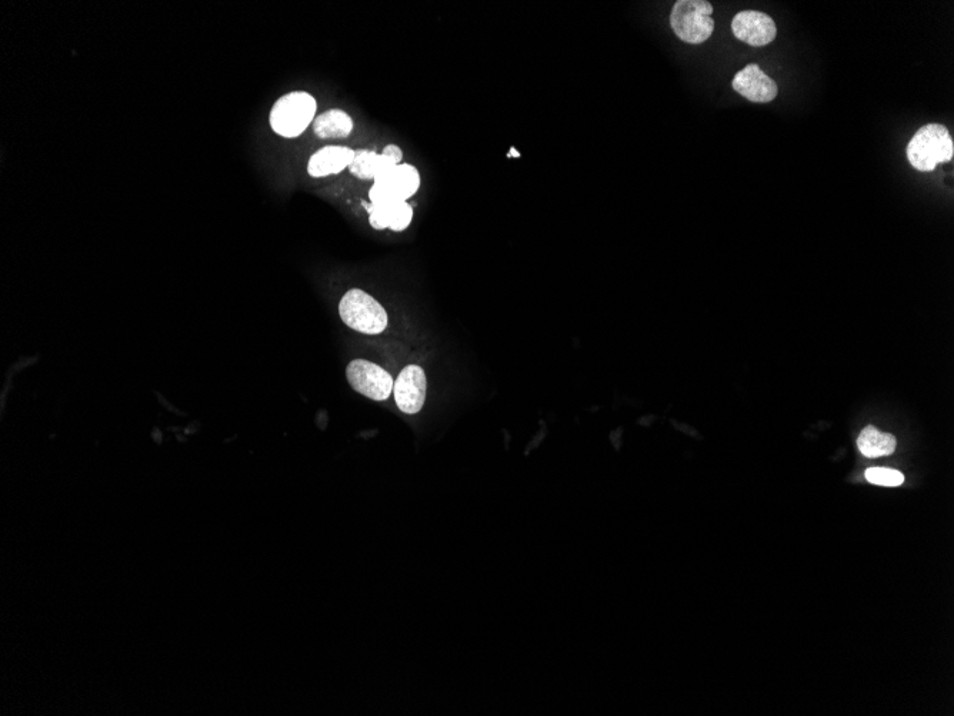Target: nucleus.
Instances as JSON below:
<instances>
[{
    "instance_id": "1",
    "label": "nucleus",
    "mask_w": 954,
    "mask_h": 716,
    "mask_svg": "<svg viewBox=\"0 0 954 716\" xmlns=\"http://www.w3.org/2000/svg\"><path fill=\"white\" fill-rule=\"evenodd\" d=\"M954 143L946 126L929 123L923 126L907 145V159L920 172L935 171L939 163L953 159Z\"/></svg>"
},
{
    "instance_id": "2",
    "label": "nucleus",
    "mask_w": 954,
    "mask_h": 716,
    "mask_svg": "<svg viewBox=\"0 0 954 716\" xmlns=\"http://www.w3.org/2000/svg\"><path fill=\"white\" fill-rule=\"evenodd\" d=\"M318 103L306 92L282 96L270 112V126L283 138H298L315 121Z\"/></svg>"
},
{
    "instance_id": "3",
    "label": "nucleus",
    "mask_w": 954,
    "mask_h": 716,
    "mask_svg": "<svg viewBox=\"0 0 954 716\" xmlns=\"http://www.w3.org/2000/svg\"><path fill=\"white\" fill-rule=\"evenodd\" d=\"M713 6L706 0H679L670 13V25L680 41L699 45L715 31Z\"/></svg>"
},
{
    "instance_id": "4",
    "label": "nucleus",
    "mask_w": 954,
    "mask_h": 716,
    "mask_svg": "<svg viewBox=\"0 0 954 716\" xmlns=\"http://www.w3.org/2000/svg\"><path fill=\"white\" fill-rule=\"evenodd\" d=\"M342 321L365 335H379L388 326V313L369 293L350 289L339 303Z\"/></svg>"
},
{
    "instance_id": "5",
    "label": "nucleus",
    "mask_w": 954,
    "mask_h": 716,
    "mask_svg": "<svg viewBox=\"0 0 954 716\" xmlns=\"http://www.w3.org/2000/svg\"><path fill=\"white\" fill-rule=\"evenodd\" d=\"M420 188V173L409 163H400L376 179L369 192L370 203L408 202Z\"/></svg>"
},
{
    "instance_id": "6",
    "label": "nucleus",
    "mask_w": 954,
    "mask_h": 716,
    "mask_svg": "<svg viewBox=\"0 0 954 716\" xmlns=\"http://www.w3.org/2000/svg\"><path fill=\"white\" fill-rule=\"evenodd\" d=\"M346 376L350 386L358 394L373 401H386L392 395L393 386H395V381L389 372L365 359L350 362L346 369Z\"/></svg>"
},
{
    "instance_id": "7",
    "label": "nucleus",
    "mask_w": 954,
    "mask_h": 716,
    "mask_svg": "<svg viewBox=\"0 0 954 716\" xmlns=\"http://www.w3.org/2000/svg\"><path fill=\"white\" fill-rule=\"evenodd\" d=\"M428 391L425 371L418 365H409L400 372L393 386L396 404L400 411L415 415L422 411Z\"/></svg>"
},
{
    "instance_id": "8",
    "label": "nucleus",
    "mask_w": 954,
    "mask_h": 716,
    "mask_svg": "<svg viewBox=\"0 0 954 716\" xmlns=\"http://www.w3.org/2000/svg\"><path fill=\"white\" fill-rule=\"evenodd\" d=\"M733 35L739 41L762 48L775 41L777 35L776 23L769 15L757 11H743L737 13L732 21Z\"/></svg>"
},
{
    "instance_id": "9",
    "label": "nucleus",
    "mask_w": 954,
    "mask_h": 716,
    "mask_svg": "<svg viewBox=\"0 0 954 716\" xmlns=\"http://www.w3.org/2000/svg\"><path fill=\"white\" fill-rule=\"evenodd\" d=\"M732 86L740 96L753 103L775 101L779 92L776 82L769 78L756 63H750L745 69L737 72Z\"/></svg>"
},
{
    "instance_id": "10",
    "label": "nucleus",
    "mask_w": 954,
    "mask_h": 716,
    "mask_svg": "<svg viewBox=\"0 0 954 716\" xmlns=\"http://www.w3.org/2000/svg\"><path fill=\"white\" fill-rule=\"evenodd\" d=\"M365 206L370 225L378 231L389 228L393 232H402L412 222L413 209L408 202L365 203Z\"/></svg>"
},
{
    "instance_id": "11",
    "label": "nucleus",
    "mask_w": 954,
    "mask_h": 716,
    "mask_svg": "<svg viewBox=\"0 0 954 716\" xmlns=\"http://www.w3.org/2000/svg\"><path fill=\"white\" fill-rule=\"evenodd\" d=\"M353 158H355V151L346 148V146H326V148L313 153L312 158L309 159V175L312 178L336 175L343 169L349 168Z\"/></svg>"
},
{
    "instance_id": "12",
    "label": "nucleus",
    "mask_w": 954,
    "mask_h": 716,
    "mask_svg": "<svg viewBox=\"0 0 954 716\" xmlns=\"http://www.w3.org/2000/svg\"><path fill=\"white\" fill-rule=\"evenodd\" d=\"M396 166H398V163L393 162L383 153L360 149V151H355V158L349 165V171L356 178L365 179V181H376Z\"/></svg>"
},
{
    "instance_id": "13",
    "label": "nucleus",
    "mask_w": 954,
    "mask_h": 716,
    "mask_svg": "<svg viewBox=\"0 0 954 716\" xmlns=\"http://www.w3.org/2000/svg\"><path fill=\"white\" fill-rule=\"evenodd\" d=\"M353 126L352 118L340 109H330L313 121V131L322 139L348 138Z\"/></svg>"
},
{
    "instance_id": "14",
    "label": "nucleus",
    "mask_w": 954,
    "mask_h": 716,
    "mask_svg": "<svg viewBox=\"0 0 954 716\" xmlns=\"http://www.w3.org/2000/svg\"><path fill=\"white\" fill-rule=\"evenodd\" d=\"M857 446L866 458H879V456L892 455L895 452L896 438L880 432L875 426H867L857 439Z\"/></svg>"
},
{
    "instance_id": "15",
    "label": "nucleus",
    "mask_w": 954,
    "mask_h": 716,
    "mask_svg": "<svg viewBox=\"0 0 954 716\" xmlns=\"http://www.w3.org/2000/svg\"><path fill=\"white\" fill-rule=\"evenodd\" d=\"M865 476L870 484L890 486V488H895V486H900L905 482V476L896 469L870 468L865 472Z\"/></svg>"
},
{
    "instance_id": "16",
    "label": "nucleus",
    "mask_w": 954,
    "mask_h": 716,
    "mask_svg": "<svg viewBox=\"0 0 954 716\" xmlns=\"http://www.w3.org/2000/svg\"><path fill=\"white\" fill-rule=\"evenodd\" d=\"M382 153L383 155L388 156L389 159H392L393 162L398 163V165H400V162H402L403 152L399 146L388 145L385 149H383Z\"/></svg>"
},
{
    "instance_id": "17",
    "label": "nucleus",
    "mask_w": 954,
    "mask_h": 716,
    "mask_svg": "<svg viewBox=\"0 0 954 716\" xmlns=\"http://www.w3.org/2000/svg\"><path fill=\"white\" fill-rule=\"evenodd\" d=\"M520 158V153L515 148L510 149L509 158Z\"/></svg>"
}]
</instances>
